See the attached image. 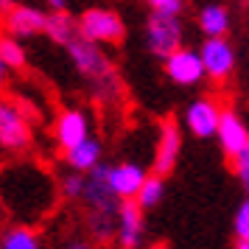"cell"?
I'll use <instances>...</instances> for the list:
<instances>
[{
	"label": "cell",
	"mask_w": 249,
	"mask_h": 249,
	"mask_svg": "<svg viewBox=\"0 0 249 249\" xmlns=\"http://www.w3.org/2000/svg\"><path fill=\"white\" fill-rule=\"evenodd\" d=\"M81 202L90 210V235L98 244H109L115 235V213H118V202L121 199L107 185V162L104 160L84 174Z\"/></svg>",
	"instance_id": "6da1fadb"
},
{
	"label": "cell",
	"mask_w": 249,
	"mask_h": 249,
	"mask_svg": "<svg viewBox=\"0 0 249 249\" xmlns=\"http://www.w3.org/2000/svg\"><path fill=\"white\" fill-rule=\"evenodd\" d=\"M68 56L73 62V68L79 70L84 79H90L95 84V92L101 95V98H115L118 95V76H115V68L109 56L104 53L101 45H95L90 39H84V36H76L73 42H68Z\"/></svg>",
	"instance_id": "7a4b0ae2"
},
{
	"label": "cell",
	"mask_w": 249,
	"mask_h": 249,
	"mask_svg": "<svg viewBox=\"0 0 249 249\" xmlns=\"http://www.w3.org/2000/svg\"><path fill=\"white\" fill-rule=\"evenodd\" d=\"M76 25H79V36L90 39L95 45H118L126 36V25L121 20V14L115 9H107V6L87 9L76 20Z\"/></svg>",
	"instance_id": "3957f363"
},
{
	"label": "cell",
	"mask_w": 249,
	"mask_h": 249,
	"mask_svg": "<svg viewBox=\"0 0 249 249\" xmlns=\"http://www.w3.org/2000/svg\"><path fill=\"white\" fill-rule=\"evenodd\" d=\"M185 42V25H182L179 14H165V12H151L146 23V48L151 56L165 59L168 53H174L177 48H182Z\"/></svg>",
	"instance_id": "277c9868"
},
{
	"label": "cell",
	"mask_w": 249,
	"mask_h": 249,
	"mask_svg": "<svg viewBox=\"0 0 249 249\" xmlns=\"http://www.w3.org/2000/svg\"><path fill=\"white\" fill-rule=\"evenodd\" d=\"M202 59L204 79H213L215 84H224L232 73H235V48L227 42V36H204L202 48L196 51Z\"/></svg>",
	"instance_id": "5b68a950"
},
{
	"label": "cell",
	"mask_w": 249,
	"mask_h": 249,
	"mask_svg": "<svg viewBox=\"0 0 249 249\" xmlns=\"http://www.w3.org/2000/svg\"><path fill=\"white\" fill-rule=\"evenodd\" d=\"M31 140H34V129L25 112L20 109V104L0 98V148L23 151L31 146Z\"/></svg>",
	"instance_id": "8992f818"
},
{
	"label": "cell",
	"mask_w": 249,
	"mask_h": 249,
	"mask_svg": "<svg viewBox=\"0 0 249 249\" xmlns=\"http://www.w3.org/2000/svg\"><path fill=\"white\" fill-rule=\"evenodd\" d=\"M143 232H146L143 210L137 207L135 199H121L118 202V213H115V238H118V247L137 249L143 244Z\"/></svg>",
	"instance_id": "52a82bcc"
},
{
	"label": "cell",
	"mask_w": 249,
	"mask_h": 249,
	"mask_svg": "<svg viewBox=\"0 0 249 249\" xmlns=\"http://www.w3.org/2000/svg\"><path fill=\"white\" fill-rule=\"evenodd\" d=\"M182 151V132L177 121H162L157 135V146H154V162H151V171L157 177H171L174 168H177V160H179Z\"/></svg>",
	"instance_id": "ba28073f"
},
{
	"label": "cell",
	"mask_w": 249,
	"mask_h": 249,
	"mask_svg": "<svg viewBox=\"0 0 249 249\" xmlns=\"http://www.w3.org/2000/svg\"><path fill=\"white\" fill-rule=\"evenodd\" d=\"M165 62V76H168L177 87H196L199 81L204 79V68H202V59L193 48H177L174 53L162 59Z\"/></svg>",
	"instance_id": "9c48e42d"
},
{
	"label": "cell",
	"mask_w": 249,
	"mask_h": 249,
	"mask_svg": "<svg viewBox=\"0 0 249 249\" xmlns=\"http://www.w3.org/2000/svg\"><path fill=\"white\" fill-rule=\"evenodd\" d=\"M215 137H218V143H221V148H224V154L230 160L238 157L241 151H247L249 148V126H247V121L241 118V112L224 107L221 115H218Z\"/></svg>",
	"instance_id": "30bf717a"
},
{
	"label": "cell",
	"mask_w": 249,
	"mask_h": 249,
	"mask_svg": "<svg viewBox=\"0 0 249 249\" xmlns=\"http://www.w3.org/2000/svg\"><path fill=\"white\" fill-rule=\"evenodd\" d=\"M3 28L14 39H28L45 31V12L36 6H9L3 12Z\"/></svg>",
	"instance_id": "8fae6325"
},
{
	"label": "cell",
	"mask_w": 249,
	"mask_h": 249,
	"mask_svg": "<svg viewBox=\"0 0 249 249\" xmlns=\"http://www.w3.org/2000/svg\"><path fill=\"white\" fill-rule=\"evenodd\" d=\"M218 115H221V104L213 98H196L185 107V126L193 137H215L218 129Z\"/></svg>",
	"instance_id": "7c38bea8"
},
{
	"label": "cell",
	"mask_w": 249,
	"mask_h": 249,
	"mask_svg": "<svg viewBox=\"0 0 249 249\" xmlns=\"http://www.w3.org/2000/svg\"><path fill=\"white\" fill-rule=\"evenodd\" d=\"M146 177L148 171L137 162H115V165L107 162V185L118 199H135Z\"/></svg>",
	"instance_id": "4fadbf2b"
},
{
	"label": "cell",
	"mask_w": 249,
	"mask_h": 249,
	"mask_svg": "<svg viewBox=\"0 0 249 249\" xmlns=\"http://www.w3.org/2000/svg\"><path fill=\"white\" fill-rule=\"evenodd\" d=\"M87 135H90V118L81 109H62L59 112L56 124H53V140H56V146L62 151L76 146Z\"/></svg>",
	"instance_id": "5bb4252c"
},
{
	"label": "cell",
	"mask_w": 249,
	"mask_h": 249,
	"mask_svg": "<svg viewBox=\"0 0 249 249\" xmlns=\"http://www.w3.org/2000/svg\"><path fill=\"white\" fill-rule=\"evenodd\" d=\"M62 154H65V162L70 165V171L87 174V171L95 168V165L104 160V143L95 135H87L84 140H79L76 146L65 148Z\"/></svg>",
	"instance_id": "9a60e30c"
},
{
	"label": "cell",
	"mask_w": 249,
	"mask_h": 249,
	"mask_svg": "<svg viewBox=\"0 0 249 249\" xmlns=\"http://www.w3.org/2000/svg\"><path fill=\"white\" fill-rule=\"evenodd\" d=\"M196 25H199V31L204 36H227L230 25H232L230 9L224 3H204L199 14H196Z\"/></svg>",
	"instance_id": "2e32d148"
},
{
	"label": "cell",
	"mask_w": 249,
	"mask_h": 249,
	"mask_svg": "<svg viewBox=\"0 0 249 249\" xmlns=\"http://www.w3.org/2000/svg\"><path fill=\"white\" fill-rule=\"evenodd\" d=\"M42 34L51 39V42H56V45H68V42H73L76 36H79V25H76V20L68 14V9H62V12H51L45 14V31Z\"/></svg>",
	"instance_id": "e0dca14e"
},
{
	"label": "cell",
	"mask_w": 249,
	"mask_h": 249,
	"mask_svg": "<svg viewBox=\"0 0 249 249\" xmlns=\"http://www.w3.org/2000/svg\"><path fill=\"white\" fill-rule=\"evenodd\" d=\"M0 249H42V241L31 227L14 224L0 235Z\"/></svg>",
	"instance_id": "ac0fdd59"
},
{
	"label": "cell",
	"mask_w": 249,
	"mask_h": 249,
	"mask_svg": "<svg viewBox=\"0 0 249 249\" xmlns=\"http://www.w3.org/2000/svg\"><path fill=\"white\" fill-rule=\"evenodd\" d=\"M162 196H165V179L157 177V174H148L143 179V185H140V191L135 193V202L146 213V210H151V207H157L162 202Z\"/></svg>",
	"instance_id": "d6986e66"
},
{
	"label": "cell",
	"mask_w": 249,
	"mask_h": 249,
	"mask_svg": "<svg viewBox=\"0 0 249 249\" xmlns=\"http://www.w3.org/2000/svg\"><path fill=\"white\" fill-rule=\"evenodd\" d=\"M0 59H3V65L9 70H23L28 65V53H25L23 42L9 34L0 36Z\"/></svg>",
	"instance_id": "ffe728a7"
},
{
	"label": "cell",
	"mask_w": 249,
	"mask_h": 249,
	"mask_svg": "<svg viewBox=\"0 0 249 249\" xmlns=\"http://www.w3.org/2000/svg\"><path fill=\"white\" fill-rule=\"evenodd\" d=\"M59 191H62V196H65V199H70V202H81V193H84V174H79V171H70L68 177H62V182H59Z\"/></svg>",
	"instance_id": "44dd1931"
},
{
	"label": "cell",
	"mask_w": 249,
	"mask_h": 249,
	"mask_svg": "<svg viewBox=\"0 0 249 249\" xmlns=\"http://www.w3.org/2000/svg\"><path fill=\"white\" fill-rule=\"evenodd\" d=\"M232 230H235L238 241H249V199L238 204L235 218H232Z\"/></svg>",
	"instance_id": "7402d4cb"
},
{
	"label": "cell",
	"mask_w": 249,
	"mask_h": 249,
	"mask_svg": "<svg viewBox=\"0 0 249 249\" xmlns=\"http://www.w3.org/2000/svg\"><path fill=\"white\" fill-rule=\"evenodd\" d=\"M232 168H235V177H238V182H241V188H244V193H247V199H249V148L241 151L238 157H232Z\"/></svg>",
	"instance_id": "603a6c76"
},
{
	"label": "cell",
	"mask_w": 249,
	"mask_h": 249,
	"mask_svg": "<svg viewBox=\"0 0 249 249\" xmlns=\"http://www.w3.org/2000/svg\"><path fill=\"white\" fill-rule=\"evenodd\" d=\"M65 249H92V244L90 241H84V238H73Z\"/></svg>",
	"instance_id": "cb8c5ba5"
},
{
	"label": "cell",
	"mask_w": 249,
	"mask_h": 249,
	"mask_svg": "<svg viewBox=\"0 0 249 249\" xmlns=\"http://www.w3.org/2000/svg\"><path fill=\"white\" fill-rule=\"evenodd\" d=\"M48 6H51V12H62V9H68L70 0H45Z\"/></svg>",
	"instance_id": "d4e9b609"
},
{
	"label": "cell",
	"mask_w": 249,
	"mask_h": 249,
	"mask_svg": "<svg viewBox=\"0 0 249 249\" xmlns=\"http://www.w3.org/2000/svg\"><path fill=\"white\" fill-rule=\"evenodd\" d=\"M9 73H12V70L6 68V65H3V59H0V90L6 87V81H9Z\"/></svg>",
	"instance_id": "484cf974"
},
{
	"label": "cell",
	"mask_w": 249,
	"mask_h": 249,
	"mask_svg": "<svg viewBox=\"0 0 249 249\" xmlns=\"http://www.w3.org/2000/svg\"><path fill=\"white\" fill-rule=\"evenodd\" d=\"M9 6H12V0H0V14L6 12V9H9Z\"/></svg>",
	"instance_id": "4316f807"
},
{
	"label": "cell",
	"mask_w": 249,
	"mask_h": 249,
	"mask_svg": "<svg viewBox=\"0 0 249 249\" xmlns=\"http://www.w3.org/2000/svg\"><path fill=\"white\" fill-rule=\"evenodd\" d=\"M148 6H151V9H157V6H162V3H165V0H146Z\"/></svg>",
	"instance_id": "83f0119b"
},
{
	"label": "cell",
	"mask_w": 249,
	"mask_h": 249,
	"mask_svg": "<svg viewBox=\"0 0 249 249\" xmlns=\"http://www.w3.org/2000/svg\"><path fill=\"white\" fill-rule=\"evenodd\" d=\"M235 249H249V241H238Z\"/></svg>",
	"instance_id": "f1b7e54d"
},
{
	"label": "cell",
	"mask_w": 249,
	"mask_h": 249,
	"mask_svg": "<svg viewBox=\"0 0 249 249\" xmlns=\"http://www.w3.org/2000/svg\"><path fill=\"white\" fill-rule=\"evenodd\" d=\"M148 249H168L165 244H154V247H148Z\"/></svg>",
	"instance_id": "f546056e"
}]
</instances>
